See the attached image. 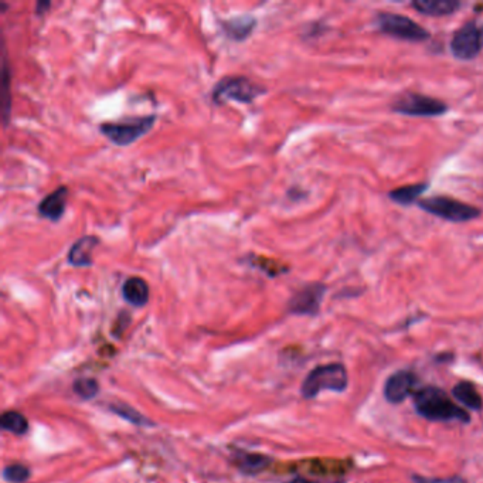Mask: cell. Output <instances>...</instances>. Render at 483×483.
<instances>
[{"instance_id": "1", "label": "cell", "mask_w": 483, "mask_h": 483, "mask_svg": "<svg viewBox=\"0 0 483 483\" xmlns=\"http://www.w3.org/2000/svg\"><path fill=\"white\" fill-rule=\"evenodd\" d=\"M414 406L417 413L430 421H460L465 424L471 421L470 414L464 408L457 406L443 389L434 386L418 390L414 394Z\"/></svg>"}, {"instance_id": "2", "label": "cell", "mask_w": 483, "mask_h": 483, "mask_svg": "<svg viewBox=\"0 0 483 483\" xmlns=\"http://www.w3.org/2000/svg\"><path fill=\"white\" fill-rule=\"evenodd\" d=\"M347 370L340 363H329L315 367L303 380L300 393L305 398H315L323 390L342 393L347 389Z\"/></svg>"}, {"instance_id": "3", "label": "cell", "mask_w": 483, "mask_h": 483, "mask_svg": "<svg viewBox=\"0 0 483 483\" xmlns=\"http://www.w3.org/2000/svg\"><path fill=\"white\" fill-rule=\"evenodd\" d=\"M418 207L450 223H467L481 216L479 209L470 206L464 202L447 197V196H434L428 199H421L418 202Z\"/></svg>"}, {"instance_id": "4", "label": "cell", "mask_w": 483, "mask_h": 483, "mask_svg": "<svg viewBox=\"0 0 483 483\" xmlns=\"http://www.w3.org/2000/svg\"><path fill=\"white\" fill-rule=\"evenodd\" d=\"M376 26L379 30L390 37L404 41H425L430 38V31L416 23L413 18L389 11H380L376 16Z\"/></svg>"}, {"instance_id": "5", "label": "cell", "mask_w": 483, "mask_h": 483, "mask_svg": "<svg viewBox=\"0 0 483 483\" xmlns=\"http://www.w3.org/2000/svg\"><path fill=\"white\" fill-rule=\"evenodd\" d=\"M156 121L155 115L151 116H141V118H131L122 122H107L101 124L99 131L104 134L112 143L118 146H128L143 135H146Z\"/></svg>"}, {"instance_id": "6", "label": "cell", "mask_w": 483, "mask_h": 483, "mask_svg": "<svg viewBox=\"0 0 483 483\" xmlns=\"http://www.w3.org/2000/svg\"><path fill=\"white\" fill-rule=\"evenodd\" d=\"M265 89L245 77H226L213 89L215 104H223L224 101H237L249 104Z\"/></svg>"}, {"instance_id": "7", "label": "cell", "mask_w": 483, "mask_h": 483, "mask_svg": "<svg viewBox=\"0 0 483 483\" xmlns=\"http://www.w3.org/2000/svg\"><path fill=\"white\" fill-rule=\"evenodd\" d=\"M483 50V24L471 20L455 31L451 40V51L455 58L470 61L477 58Z\"/></svg>"}, {"instance_id": "8", "label": "cell", "mask_w": 483, "mask_h": 483, "mask_svg": "<svg viewBox=\"0 0 483 483\" xmlns=\"http://www.w3.org/2000/svg\"><path fill=\"white\" fill-rule=\"evenodd\" d=\"M393 111L407 116H441L448 111V105L441 99L410 92L394 102Z\"/></svg>"}, {"instance_id": "9", "label": "cell", "mask_w": 483, "mask_h": 483, "mask_svg": "<svg viewBox=\"0 0 483 483\" xmlns=\"http://www.w3.org/2000/svg\"><path fill=\"white\" fill-rule=\"evenodd\" d=\"M325 293L326 286L323 283L319 282L309 283L291 298L288 303V310L293 315L313 316L319 312Z\"/></svg>"}, {"instance_id": "10", "label": "cell", "mask_w": 483, "mask_h": 483, "mask_svg": "<svg viewBox=\"0 0 483 483\" xmlns=\"http://www.w3.org/2000/svg\"><path fill=\"white\" fill-rule=\"evenodd\" d=\"M417 383L416 376L411 371L400 370L391 374L384 384V397L391 404H400L407 400Z\"/></svg>"}, {"instance_id": "11", "label": "cell", "mask_w": 483, "mask_h": 483, "mask_svg": "<svg viewBox=\"0 0 483 483\" xmlns=\"http://www.w3.org/2000/svg\"><path fill=\"white\" fill-rule=\"evenodd\" d=\"M67 197H68V189L65 186L55 189L53 193H50L40 202L38 205L40 216L51 222H58L65 212Z\"/></svg>"}, {"instance_id": "12", "label": "cell", "mask_w": 483, "mask_h": 483, "mask_svg": "<svg viewBox=\"0 0 483 483\" xmlns=\"http://www.w3.org/2000/svg\"><path fill=\"white\" fill-rule=\"evenodd\" d=\"M99 244L98 237L85 236L74 242L68 252V262L74 266H89L92 264L94 248Z\"/></svg>"}, {"instance_id": "13", "label": "cell", "mask_w": 483, "mask_h": 483, "mask_svg": "<svg viewBox=\"0 0 483 483\" xmlns=\"http://www.w3.org/2000/svg\"><path fill=\"white\" fill-rule=\"evenodd\" d=\"M411 6L421 14L443 17L454 14L462 6V3L457 0H416L411 3Z\"/></svg>"}, {"instance_id": "14", "label": "cell", "mask_w": 483, "mask_h": 483, "mask_svg": "<svg viewBox=\"0 0 483 483\" xmlns=\"http://www.w3.org/2000/svg\"><path fill=\"white\" fill-rule=\"evenodd\" d=\"M122 296L132 306L142 308L149 300V286L146 281L139 276L128 278L122 286Z\"/></svg>"}, {"instance_id": "15", "label": "cell", "mask_w": 483, "mask_h": 483, "mask_svg": "<svg viewBox=\"0 0 483 483\" xmlns=\"http://www.w3.org/2000/svg\"><path fill=\"white\" fill-rule=\"evenodd\" d=\"M255 26H256V20L248 14L222 21L223 31L226 33L227 37H230L234 41H242L246 37H249Z\"/></svg>"}, {"instance_id": "16", "label": "cell", "mask_w": 483, "mask_h": 483, "mask_svg": "<svg viewBox=\"0 0 483 483\" xmlns=\"http://www.w3.org/2000/svg\"><path fill=\"white\" fill-rule=\"evenodd\" d=\"M428 183H416L394 189L389 193V197L400 206H411L414 202H420V197L428 190Z\"/></svg>"}, {"instance_id": "17", "label": "cell", "mask_w": 483, "mask_h": 483, "mask_svg": "<svg viewBox=\"0 0 483 483\" xmlns=\"http://www.w3.org/2000/svg\"><path fill=\"white\" fill-rule=\"evenodd\" d=\"M234 462L237 468L248 475H255L262 472L269 464L271 460L261 454H252V452H239L234 458Z\"/></svg>"}, {"instance_id": "18", "label": "cell", "mask_w": 483, "mask_h": 483, "mask_svg": "<svg viewBox=\"0 0 483 483\" xmlns=\"http://www.w3.org/2000/svg\"><path fill=\"white\" fill-rule=\"evenodd\" d=\"M452 394L460 403H462L468 408H471L474 411L482 410V397L479 396V393L477 391L474 384H471L468 381H461L454 387Z\"/></svg>"}, {"instance_id": "19", "label": "cell", "mask_w": 483, "mask_h": 483, "mask_svg": "<svg viewBox=\"0 0 483 483\" xmlns=\"http://www.w3.org/2000/svg\"><path fill=\"white\" fill-rule=\"evenodd\" d=\"M0 425L4 431H9L14 435H24L28 431L27 418L17 411H6L0 418Z\"/></svg>"}, {"instance_id": "20", "label": "cell", "mask_w": 483, "mask_h": 483, "mask_svg": "<svg viewBox=\"0 0 483 483\" xmlns=\"http://www.w3.org/2000/svg\"><path fill=\"white\" fill-rule=\"evenodd\" d=\"M249 264L252 266L264 271L269 276H276V275L285 273L288 271V268L282 262H279L276 259L266 258V256H259V255H251L249 256Z\"/></svg>"}, {"instance_id": "21", "label": "cell", "mask_w": 483, "mask_h": 483, "mask_svg": "<svg viewBox=\"0 0 483 483\" xmlns=\"http://www.w3.org/2000/svg\"><path fill=\"white\" fill-rule=\"evenodd\" d=\"M109 410L116 414L118 417L135 424V425H142V427H146V425H151L152 423L145 418L141 413H138L135 408H132L131 406H126V404H112L109 407Z\"/></svg>"}, {"instance_id": "22", "label": "cell", "mask_w": 483, "mask_h": 483, "mask_svg": "<svg viewBox=\"0 0 483 483\" xmlns=\"http://www.w3.org/2000/svg\"><path fill=\"white\" fill-rule=\"evenodd\" d=\"M72 390L82 400H91L98 396L99 384L94 379H77L72 384Z\"/></svg>"}, {"instance_id": "23", "label": "cell", "mask_w": 483, "mask_h": 483, "mask_svg": "<svg viewBox=\"0 0 483 483\" xmlns=\"http://www.w3.org/2000/svg\"><path fill=\"white\" fill-rule=\"evenodd\" d=\"M30 475V470L21 464H13L3 470V479L9 483H24Z\"/></svg>"}, {"instance_id": "24", "label": "cell", "mask_w": 483, "mask_h": 483, "mask_svg": "<svg viewBox=\"0 0 483 483\" xmlns=\"http://www.w3.org/2000/svg\"><path fill=\"white\" fill-rule=\"evenodd\" d=\"M413 483H467L461 477H450V478H425V477H413Z\"/></svg>"}, {"instance_id": "25", "label": "cell", "mask_w": 483, "mask_h": 483, "mask_svg": "<svg viewBox=\"0 0 483 483\" xmlns=\"http://www.w3.org/2000/svg\"><path fill=\"white\" fill-rule=\"evenodd\" d=\"M289 483H343V482H319V481H309V479H305V478H295L292 479Z\"/></svg>"}]
</instances>
